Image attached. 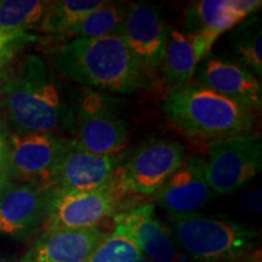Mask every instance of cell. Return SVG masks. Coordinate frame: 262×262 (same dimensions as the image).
I'll use <instances>...</instances> for the list:
<instances>
[{
    "label": "cell",
    "instance_id": "obj_1",
    "mask_svg": "<svg viewBox=\"0 0 262 262\" xmlns=\"http://www.w3.org/2000/svg\"><path fill=\"white\" fill-rule=\"evenodd\" d=\"M0 97L11 133L73 130V113L64 103L47 62L39 55H28L14 70H9Z\"/></svg>",
    "mask_w": 262,
    "mask_h": 262
},
{
    "label": "cell",
    "instance_id": "obj_2",
    "mask_svg": "<svg viewBox=\"0 0 262 262\" xmlns=\"http://www.w3.org/2000/svg\"><path fill=\"white\" fill-rule=\"evenodd\" d=\"M51 66L74 83L113 94H133L146 83L135 57L119 35L77 38L55 48Z\"/></svg>",
    "mask_w": 262,
    "mask_h": 262
},
{
    "label": "cell",
    "instance_id": "obj_3",
    "mask_svg": "<svg viewBox=\"0 0 262 262\" xmlns=\"http://www.w3.org/2000/svg\"><path fill=\"white\" fill-rule=\"evenodd\" d=\"M162 110L172 126L193 139L222 140L251 134L256 126L254 111L196 81L170 91Z\"/></svg>",
    "mask_w": 262,
    "mask_h": 262
},
{
    "label": "cell",
    "instance_id": "obj_4",
    "mask_svg": "<svg viewBox=\"0 0 262 262\" xmlns=\"http://www.w3.org/2000/svg\"><path fill=\"white\" fill-rule=\"evenodd\" d=\"M172 237L193 262H237L256 248L258 232L198 212L171 216Z\"/></svg>",
    "mask_w": 262,
    "mask_h": 262
},
{
    "label": "cell",
    "instance_id": "obj_5",
    "mask_svg": "<svg viewBox=\"0 0 262 262\" xmlns=\"http://www.w3.org/2000/svg\"><path fill=\"white\" fill-rule=\"evenodd\" d=\"M125 194L118 172L110 185L94 191L50 188L41 232L98 227L107 217L118 214Z\"/></svg>",
    "mask_w": 262,
    "mask_h": 262
},
{
    "label": "cell",
    "instance_id": "obj_6",
    "mask_svg": "<svg viewBox=\"0 0 262 262\" xmlns=\"http://www.w3.org/2000/svg\"><path fill=\"white\" fill-rule=\"evenodd\" d=\"M73 133V142L86 152L118 155L127 143L129 124L117 111L113 98L90 90L78 102Z\"/></svg>",
    "mask_w": 262,
    "mask_h": 262
},
{
    "label": "cell",
    "instance_id": "obj_7",
    "mask_svg": "<svg viewBox=\"0 0 262 262\" xmlns=\"http://www.w3.org/2000/svg\"><path fill=\"white\" fill-rule=\"evenodd\" d=\"M262 169V140L243 134L211 141L206 160V178L215 194L227 195L253 180Z\"/></svg>",
    "mask_w": 262,
    "mask_h": 262
},
{
    "label": "cell",
    "instance_id": "obj_8",
    "mask_svg": "<svg viewBox=\"0 0 262 262\" xmlns=\"http://www.w3.org/2000/svg\"><path fill=\"white\" fill-rule=\"evenodd\" d=\"M185 158V147L178 141H149L139 147L118 170L120 186L126 194L153 195Z\"/></svg>",
    "mask_w": 262,
    "mask_h": 262
},
{
    "label": "cell",
    "instance_id": "obj_9",
    "mask_svg": "<svg viewBox=\"0 0 262 262\" xmlns=\"http://www.w3.org/2000/svg\"><path fill=\"white\" fill-rule=\"evenodd\" d=\"M9 148V173L25 182L44 185L55 166L71 145V141L56 134H6Z\"/></svg>",
    "mask_w": 262,
    "mask_h": 262
},
{
    "label": "cell",
    "instance_id": "obj_10",
    "mask_svg": "<svg viewBox=\"0 0 262 262\" xmlns=\"http://www.w3.org/2000/svg\"><path fill=\"white\" fill-rule=\"evenodd\" d=\"M120 166V155H93L79 148L72 140L42 187L62 191H94L110 185Z\"/></svg>",
    "mask_w": 262,
    "mask_h": 262
},
{
    "label": "cell",
    "instance_id": "obj_11",
    "mask_svg": "<svg viewBox=\"0 0 262 262\" xmlns=\"http://www.w3.org/2000/svg\"><path fill=\"white\" fill-rule=\"evenodd\" d=\"M169 29L157 6L147 3L129 4L119 37L143 73L160 67Z\"/></svg>",
    "mask_w": 262,
    "mask_h": 262
},
{
    "label": "cell",
    "instance_id": "obj_12",
    "mask_svg": "<svg viewBox=\"0 0 262 262\" xmlns=\"http://www.w3.org/2000/svg\"><path fill=\"white\" fill-rule=\"evenodd\" d=\"M215 195L206 178V160L201 156L185 158L181 166L153 194L169 217L196 212Z\"/></svg>",
    "mask_w": 262,
    "mask_h": 262
},
{
    "label": "cell",
    "instance_id": "obj_13",
    "mask_svg": "<svg viewBox=\"0 0 262 262\" xmlns=\"http://www.w3.org/2000/svg\"><path fill=\"white\" fill-rule=\"evenodd\" d=\"M113 219L114 229L125 234L145 257L153 262L179 261L178 244L157 217L152 204H142L119 211Z\"/></svg>",
    "mask_w": 262,
    "mask_h": 262
},
{
    "label": "cell",
    "instance_id": "obj_14",
    "mask_svg": "<svg viewBox=\"0 0 262 262\" xmlns=\"http://www.w3.org/2000/svg\"><path fill=\"white\" fill-rule=\"evenodd\" d=\"M50 188L35 183H12L0 195V234L26 238L41 228Z\"/></svg>",
    "mask_w": 262,
    "mask_h": 262
},
{
    "label": "cell",
    "instance_id": "obj_15",
    "mask_svg": "<svg viewBox=\"0 0 262 262\" xmlns=\"http://www.w3.org/2000/svg\"><path fill=\"white\" fill-rule=\"evenodd\" d=\"M195 73L196 83L203 86L251 111L261 110V81L243 66L225 58L206 56L199 63Z\"/></svg>",
    "mask_w": 262,
    "mask_h": 262
},
{
    "label": "cell",
    "instance_id": "obj_16",
    "mask_svg": "<svg viewBox=\"0 0 262 262\" xmlns=\"http://www.w3.org/2000/svg\"><path fill=\"white\" fill-rule=\"evenodd\" d=\"M260 0H201L186 10V32L215 44L224 33L238 27L261 8Z\"/></svg>",
    "mask_w": 262,
    "mask_h": 262
},
{
    "label": "cell",
    "instance_id": "obj_17",
    "mask_svg": "<svg viewBox=\"0 0 262 262\" xmlns=\"http://www.w3.org/2000/svg\"><path fill=\"white\" fill-rule=\"evenodd\" d=\"M106 234L100 226L41 232L19 262H85Z\"/></svg>",
    "mask_w": 262,
    "mask_h": 262
},
{
    "label": "cell",
    "instance_id": "obj_18",
    "mask_svg": "<svg viewBox=\"0 0 262 262\" xmlns=\"http://www.w3.org/2000/svg\"><path fill=\"white\" fill-rule=\"evenodd\" d=\"M212 45L199 34L169 29L160 68L164 79L172 90L191 83L199 63L209 56Z\"/></svg>",
    "mask_w": 262,
    "mask_h": 262
},
{
    "label": "cell",
    "instance_id": "obj_19",
    "mask_svg": "<svg viewBox=\"0 0 262 262\" xmlns=\"http://www.w3.org/2000/svg\"><path fill=\"white\" fill-rule=\"evenodd\" d=\"M129 4L106 2L102 6L94 10L73 26L64 37L77 38H103L119 35L125 19Z\"/></svg>",
    "mask_w": 262,
    "mask_h": 262
},
{
    "label": "cell",
    "instance_id": "obj_20",
    "mask_svg": "<svg viewBox=\"0 0 262 262\" xmlns=\"http://www.w3.org/2000/svg\"><path fill=\"white\" fill-rule=\"evenodd\" d=\"M260 16L253 14L229 34V42L241 66L262 77V31Z\"/></svg>",
    "mask_w": 262,
    "mask_h": 262
},
{
    "label": "cell",
    "instance_id": "obj_21",
    "mask_svg": "<svg viewBox=\"0 0 262 262\" xmlns=\"http://www.w3.org/2000/svg\"><path fill=\"white\" fill-rule=\"evenodd\" d=\"M51 2L0 0V29L10 33L38 32Z\"/></svg>",
    "mask_w": 262,
    "mask_h": 262
},
{
    "label": "cell",
    "instance_id": "obj_22",
    "mask_svg": "<svg viewBox=\"0 0 262 262\" xmlns=\"http://www.w3.org/2000/svg\"><path fill=\"white\" fill-rule=\"evenodd\" d=\"M104 0H57L51 2L39 27L40 33L64 37L81 18L104 4Z\"/></svg>",
    "mask_w": 262,
    "mask_h": 262
},
{
    "label": "cell",
    "instance_id": "obj_23",
    "mask_svg": "<svg viewBox=\"0 0 262 262\" xmlns=\"http://www.w3.org/2000/svg\"><path fill=\"white\" fill-rule=\"evenodd\" d=\"M141 256L136 245L118 229L107 233L85 262H136Z\"/></svg>",
    "mask_w": 262,
    "mask_h": 262
},
{
    "label": "cell",
    "instance_id": "obj_24",
    "mask_svg": "<svg viewBox=\"0 0 262 262\" xmlns=\"http://www.w3.org/2000/svg\"><path fill=\"white\" fill-rule=\"evenodd\" d=\"M37 39L38 37L33 33H10L0 29V72L8 70V66L19 52Z\"/></svg>",
    "mask_w": 262,
    "mask_h": 262
},
{
    "label": "cell",
    "instance_id": "obj_25",
    "mask_svg": "<svg viewBox=\"0 0 262 262\" xmlns=\"http://www.w3.org/2000/svg\"><path fill=\"white\" fill-rule=\"evenodd\" d=\"M241 204L247 211L261 214V189H255V191L245 194Z\"/></svg>",
    "mask_w": 262,
    "mask_h": 262
},
{
    "label": "cell",
    "instance_id": "obj_26",
    "mask_svg": "<svg viewBox=\"0 0 262 262\" xmlns=\"http://www.w3.org/2000/svg\"><path fill=\"white\" fill-rule=\"evenodd\" d=\"M0 171L9 172V148L6 134L0 125Z\"/></svg>",
    "mask_w": 262,
    "mask_h": 262
},
{
    "label": "cell",
    "instance_id": "obj_27",
    "mask_svg": "<svg viewBox=\"0 0 262 262\" xmlns=\"http://www.w3.org/2000/svg\"><path fill=\"white\" fill-rule=\"evenodd\" d=\"M11 176L8 171H0V195L12 185Z\"/></svg>",
    "mask_w": 262,
    "mask_h": 262
},
{
    "label": "cell",
    "instance_id": "obj_28",
    "mask_svg": "<svg viewBox=\"0 0 262 262\" xmlns=\"http://www.w3.org/2000/svg\"><path fill=\"white\" fill-rule=\"evenodd\" d=\"M8 73H9V68H8V70L0 72V94H2L3 83H4V80H5V78H6V75H8Z\"/></svg>",
    "mask_w": 262,
    "mask_h": 262
},
{
    "label": "cell",
    "instance_id": "obj_29",
    "mask_svg": "<svg viewBox=\"0 0 262 262\" xmlns=\"http://www.w3.org/2000/svg\"><path fill=\"white\" fill-rule=\"evenodd\" d=\"M237 262H261L260 258H244V260H241V261H237Z\"/></svg>",
    "mask_w": 262,
    "mask_h": 262
},
{
    "label": "cell",
    "instance_id": "obj_30",
    "mask_svg": "<svg viewBox=\"0 0 262 262\" xmlns=\"http://www.w3.org/2000/svg\"><path fill=\"white\" fill-rule=\"evenodd\" d=\"M0 262H16V261L11 260V258H8V257H4V256H0Z\"/></svg>",
    "mask_w": 262,
    "mask_h": 262
},
{
    "label": "cell",
    "instance_id": "obj_31",
    "mask_svg": "<svg viewBox=\"0 0 262 262\" xmlns=\"http://www.w3.org/2000/svg\"><path fill=\"white\" fill-rule=\"evenodd\" d=\"M136 262H153V261H150L149 258H147V257H145V256H141Z\"/></svg>",
    "mask_w": 262,
    "mask_h": 262
}]
</instances>
